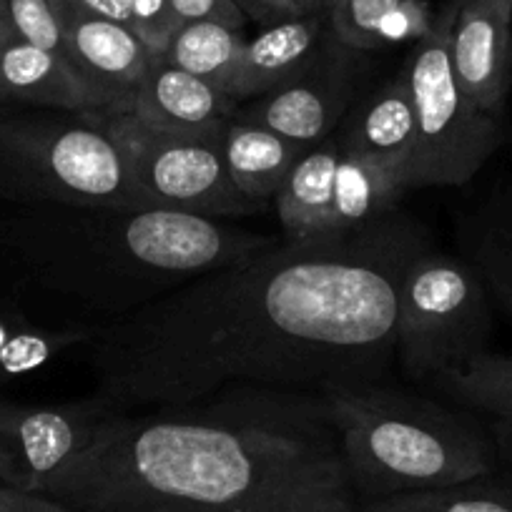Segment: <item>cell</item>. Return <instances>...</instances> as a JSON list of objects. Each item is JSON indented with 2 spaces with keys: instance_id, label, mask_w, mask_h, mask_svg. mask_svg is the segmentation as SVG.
<instances>
[{
  "instance_id": "21",
  "label": "cell",
  "mask_w": 512,
  "mask_h": 512,
  "mask_svg": "<svg viewBox=\"0 0 512 512\" xmlns=\"http://www.w3.org/2000/svg\"><path fill=\"white\" fill-rule=\"evenodd\" d=\"M244 46V33L236 28L214 21H194L181 23L161 58L191 76L214 83L221 91H229Z\"/></svg>"
},
{
  "instance_id": "27",
  "label": "cell",
  "mask_w": 512,
  "mask_h": 512,
  "mask_svg": "<svg viewBox=\"0 0 512 512\" xmlns=\"http://www.w3.org/2000/svg\"><path fill=\"white\" fill-rule=\"evenodd\" d=\"M430 11H427L425 0H405L397 11L384 18L382 28H379V48L390 46V43L400 41H420L427 31L432 28Z\"/></svg>"
},
{
  "instance_id": "35",
  "label": "cell",
  "mask_w": 512,
  "mask_h": 512,
  "mask_svg": "<svg viewBox=\"0 0 512 512\" xmlns=\"http://www.w3.org/2000/svg\"><path fill=\"white\" fill-rule=\"evenodd\" d=\"M73 512H81V510H73Z\"/></svg>"
},
{
  "instance_id": "9",
  "label": "cell",
  "mask_w": 512,
  "mask_h": 512,
  "mask_svg": "<svg viewBox=\"0 0 512 512\" xmlns=\"http://www.w3.org/2000/svg\"><path fill=\"white\" fill-rule=\"evenodd\" d=\"M357 53L329 33L299 76L236 111V118L314 149L334 136L357 93Z\"/></svg>"
},
{
  "instance_id": "33",
  "label": "cell",
  "mask_w": 512,
  "mask_h": 512,
  "mask_svg": "<svg viewBox=\"0 0 512 512\" xmlns=\"http://www.w3.org/2000/svg\"><path fill=\"white\" fill-rule=\"evenodd\" d=\"M297 8L299 16H312V13H329L332 0H289Z\"/></svg>"
},
{
  "instance_id": "2",
  "label": "cell",
  "mask_w": 512,
  "mask_h": 512,
  "mask_svg": "<svg viewBox=\"0 0 512 512\" xmlns=\"http://www.w3.org/2000/svg\"><path fill=\"white\" fill-rule=\"evenodd\" d=\"M41 495L81 512H362L322 395L274 387L113 412Z\"/></svg>"
},
{
  "instance_id": "7",
  "label": "cell",
  "mask_w": 512,
  "mask_h": 512,
  "mask_svg": "<svg viewBox=\"0 0 512 512\" xmlns=\"http://www.w3.org/2000/svg\"><path fill=\"white\" fill-rule=\"evenodd\" d=\"M492 299L462 256L420 251L402 277L395 357L412 379H435L485 352Z\"/></svg>"
},
{
  "instance_id": "14",
  "label": "cell",
  "mask_w": 512,
  "mask_h": 512,
  "mask_svg": "<svg viewBox=\"0 0 512 512\" xmlns=\"http://www.w3.org/2000/svg\"><path fill=\"white\" fill-rule=\"evenodd\" d=\"M329 33V13L294 16L267 26L259 36L246 41L236 76L226 93L236 103H244L284 86L309 66Z\"/></svg>"
},
{
  "instance_id": "3",
  "label": "cell",
  "mask_w": 512,
  "mask_h": 512,
  "mask_svg": "<svg viewBox=\"0 0 512 512\" xmlns=\"http://www.w3.org/2000/svg\"><path fill=\"white\" fill-rule=\"evenodd\" d=\"M269 244V236L169 209L18 206L0 216V267L98 324Z\"/></svg>"
},
{
  "instance_id": "17",
  "label": "cell",
  "mask_w": 512,
  "mask_h": 512,
  "mask_svg": "<svg viewBox=\"0 0 512 512\" xmlns=\"http://www.w3.org/2000/svg\"><path fill=\"white\" fill-rule=\"evenodd\" d=\"M224 164L231 181L246 199L269 206L284 179L309 149L274 134L259 123L231 118L221 139Z\"/></svg>"
},
{
  "instance_id": "26",
  "label": "cell",
  "mask_w": 512,
  "mask_h": 512,
  "mask_svg": "<svg viewBox=\"0 0 512 512\" xmlns=\"http://www.w3.org/2000/svg\"><path fill=\"white\" fill-rule=\"evenodd\" d=\"M128 11H131V31L144 41L151 56H164L169 41L181 28L171 0H128Z\"/></svg>"
},
{
  "instance_id": "12",
  "label": "cell",
  "mask_w": 512,
  "mask_h": 512,
  "mask_svg": "<svg viewBox=\"0 0 512 512\" xmlns=\"http://www.w3.org/2000/svg\"><path fill=\"white\" fill-rule=\"evenodd\" d=\"M450 56L470 101L502 118L512 88V0H455Z\"/></svg>"
},
{
  "instance_id": "1",
  "label": "cell",
  "mask_w": 512,
  "mask_h": 512,
  "mask_svg": "<svg viewBox=\"0 0 512 512\" xmlns=\"http://www.w3.org/2000/svg\"><path fill=\"white\" fill-rule=\"evenodd\" d=\"M427 234L390 211L357 231L269 244L101 324L93 369L126 405H186L226 387L327 392L395 359L402 277Z\"/></svg>"
},
{
  "instance_id": "22",
  "label": "cell",
  "mask_w": 512,
  "mask_h": 512,
  "mask_svg": "<svg viewBox=\"0 0 512 512\" xmlns=\"http://www.w3.org/2000/svg\"><path fill=\"white\" fill-rule=\"evenodd\" d=\"M435 384L460 405L480 410L492 420L512 422V357L480 352L435 377Z\"/></svg>"
},
{
  "instance_id": "31",
  "label": "cell",
  "mask_w": 512,
  "mask_h": 512,
  "mask_svg": "<svg viewBox=\"0 0 512 512\" xmlns=\"http://www.w3.org/2000/svg\"><path fill=\"white\" fill-rule=\"evenodd\" d=\"M81 11L93 13V16L108 18V21L123 23L131 28V11H128V0H68Z\"/></svg>"
},
{
  "instance_id": "20",
  "label": "cell",
  "mask_w": 512,
  "mask_h": 512,
  "mask_svg": "<svg viewBox=\"0 0 512 512\" xmlns=\"http://www.w3.org/2000/svg\"><path fill=\"white\" fill-rule=\"evenodd\" d=\"M339 159H342V139L334 134L309 149L289 171L274 199L279 224L287 231V239H317L332 204Z\"/></svg>"
},
{
  "instance_id": "29",
  "label": "cell",
  "mask_w": 512,
  "mask_h": 512,
  "mask_svg": "<svg viewBox=\"0 0 512 512\" xmlns=\"http://www.w3.org/2000/svg\"><path fill=\"white\" fill-rule=\"evenodd\" d=\"M0 512H73L63 502L51 500L46 495L36 492L11 490V487L0 485Z\"/></svg>"
},
{
  "instance_id": "10",
  "label": "cell",
  "mask_w": 512,
  "mask_h": 512,
  "mask_svg": "<svg viewBox=\"0 0 512 512\" xmlns=\"http://www.w3.org/2000/svg\"><path fill=\"white\" fill-rule=\"evenodd\" d=\"M108 415L106 397L56 407L0 400V485L41 495Z\"/></svg>"
},
{
  "instance_id": "13",
  "label": "cell",
  "mask_w": 512,
  "mask_h": 512,
  "mask_svg": "<svg viewBox=\"0 0 512 512\" xmlns=\"http://www.w3.org/2000/svg\"><path fill=\"white\" fill-rule=\"evenodd\" d=\"M239 103L226 91L199 76L171 66L164 58L151 61L131 113L151 126L179 134H224Z\"/></svg>"
},
{
  "instance_id": "5",
  "label": "cell",
  "mask_w": 512,
  "mask_h": 512,
  "mask_svg": "<svg viewBox=\"0 0 512 512\" xmlns=\"http://www.w3.org/2000/svg\"><path fill=\"white\" fill-rule=\"evenodd\" d=\"M0 199L16 206L149 209L101 113L0 106Z\"/></svg>"
},
{
  "instance_id": "15",
  "label": "cell",
  "mask_w": 512,
  "mask_h": 512,
  "mask_svg": "<svg viewBox=\"0 0 512 512\" xmlns=\"http://www.w3.org/2000/svg\"><path fill=\"white\" fill-rule=\"evenodd\" d=\"M0 106L103 113V103L66 58L21 38L0 48Z\"/></svg>"
},
{
  "instance_id": "34",
  "label": "cell",
  "mask_w": 512,
  "mask_h": 512,
  "mask_svg": "<svg viewBox=\"0 0 512 512\" xmlns=\"http://www.w3.org/2000/svg\"><path fill=\"white\" fill-rule=\"evenodd\" d=\"M13 38H16V31H13L11 16H8L6 0H0V48H6Z\"/></svg>"
},
{
  "instance_id": "6",
  "label": "cell",
  "mask_w": 512,
  "mask_h": 512,
  "mask_svg": "<svg viewBox=\"0 0 512 512\" xmlns=\"http://www.w3.org/2000/svg\"><path fill=\"white\" fill-rule=\"evenodd\" d=\"M455 0L415 43L402 81L415 108L417 141L405 169L407 189L462 186L505 141L502 118L477 108L462 91L450 56Z\"/></svg>"
},
{
  "instance_id": "11",
  "label": "cell",
  "mask_w": 512,
  "mask_h": 512,
  "mask_svg": "<svg viewBox=\"0 0 512 512\" xmlns=\"http://www.w3.org/2000/svg\"><path fill=\"white\" fill-rule=\"evenodd\" d=\"M53 8L61 21L63 58L103 103V116L131 111L154 61L144 41L123 23L81 11L68 0H53Z\"/></svg>"
},
{
  "instance_id": "24",
  "label": "cell",
  "mask_w": 512,
  "mask_h": 512,
  "mask_svg": "<svg viewBox=\"0 0 512 512\" xmlns=\"http://www.w3.org/2000/svg\"><path fill=\"white\" fill-rule=\"evenodd\" d=\"M405 0H332L329 26L339 43L354 51L379 48V28L384 18L402 6Z\"/></svg>"
},
{
  "instance_id": "23",
  "label": "cell",
  "mask_w": 512,
  "mask_h": 512,
  "mask_svg": "<svg viewBox=\"0 0 512 512\" xmlns=\"http://www.w3.org/2000/svg\"><path fill=\"white\" fill-rule=\"evenodd\" d=\"M485 477L440 490L407 492L362 502V512H512V490L485 485Z\"/></svg>"
},
{
  "instance_id": "32",
  "label": "cell",
  "mask_w": 512,
  "mask_h": 512,
  "mask_svg": "<svg viewBox=\"0 0 512 512\" xmlns=\"http://www.w3.org/2000/svg\"><path fill=\"white\" fill-rule=\"evenodd\" d=\"M492 442H495L497 455L512 465V422H492Z\"/></svg>"
},
{
  "instance_id": "4",
  "label": "cell",
  "mask_w": 512,
  "mask_h": 512,
  "mask_svg": "<svg viewBox=\"0 0 512 512\" xmlns=\"http://www.w3.org/2000/svg\"><path fill=\"white\" fill-rule=\"evenodd\" d=\"M322 400L359 505L462 485L495 470V442L440 402L379 382L332 387Z\"/></svg>"
},
{
  "instance_id": "30",
  "label": "cell",
  "mask_w": 512,
  "mask_h": 512,
  "mask_svg": "<svg viewBox=\"0 0 512 512\" xmlns=\"http://www.w3.org/2000/svg\"><path fill=\"white\" fill-rule=\"evenodd\" d=\"M234 3L244 11L246 18L264 23V26H274V23L299 16L289 0H234Z\"/></svg>"
},
{
  "instance_id": "18",
  "label": "cell",
  "mask_w": 512,
  "mask_h": 512,
  "mask_svg": "<svg viewBox=\"0 0 512 512\" xmlns=\"http://www.w3.org/2000/svg\"><path fill=\"white\" fill-rule=\"evenodd\" d=\"M339 139L347 151L390 161L405 174L417 141L415 108L407 83L397 76V81L374 91L362 106L354 108Z\"/></svg>"
},
{
  "instance_id": "8",
  "label": "cell",
  "mask_w": 512,
  "mask_h": 512,
  "mask_svg": "<svg viewBox=\"0 0 512 512\" xmlns=\"http://www.w3.org/2000/svg\"><path fill=\"white\" fill-rule=\"evenodd\" d=\"M103 116V113H101ZM126 174L149 209L184 211L206 219H241L267 206L246 199L224 164V134H179L151 126L136 113L103 116Z\"/></svg>"
},
{
  "instance_id": "19",
  "label": "cell",
  "mask_w": 512,
  "mask_h": 512,
  "mask_svg": "<svg viewBox=\"0 0 512 512\" xmlns=\"http://www.w3.org/2000/svg\"><path fill=\"white\" fill-rule=\"evenodd\" d=\"M462 259L480 274L492 302L512 317V186L492 191L460 221Z\"/></svg>"
},
{
  "instance_id": "28",
  "label": "cell",
  "mask_w": 512,
  "mask_h": 512,
  "mask_svg": "<svg viewBox=\"0 0 512 512\" xmlns=\"http://www.w3.org/2000/svg\"><path fill=\"white\" fill-rule=\"evenodd\" d=\"M171 8L181 23L214 21L241 31L249 21L234 0H171Z\"/></svg>"
},
{
  "instance_id": "16",
  "label": "cell",
  "mask_w": 512,
  "mask_h": 512,
  "mask_svg": "<svg viewBox=\"0 0 512 512\" xmlns=\"http://www.w3.org/2000/svg\"><path fill=\"white\" fill-rule=\"evenodd\" d=\"M405 191V174L400 166L347 151L342 146L332 204L317 236L349 234L382 219L395 211Z\"/></svg>"
},
{
  "instance_id": "25",
  "label": "cell",
  "mask_w": 512,
  "mask_h": 512,
  "mask_svg": "<svg viewBox=\"0 0 512 512\" xmlns=\"http://www.w3.org/2000/svg\"><path fill=\"white\" fill-rule=\"evenodd\" d=\"M16 38L63 56V31L53 0H6Z\"/></svg>"
}]
</instances>
